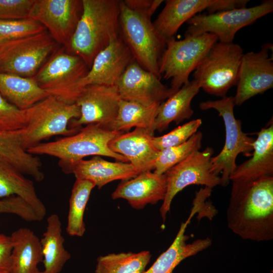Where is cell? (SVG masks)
Here are the masks:
<instances>
[{
  "label": "cell",
  "instance_id": "1",
  "mask_svg": "<svg viewBox=\"0 0 273 273\" xmlns=\"http://www.w3.org/2000/svg\"><path fill=\"white\" fill-rule=\"evenodd\" d=\"M226 221L231 231L244 240H272L273 176L249 183L232 181Z\"/></svg>",
  "mask_w": 273,
  "mask_h": 273
},
{
  "label": "cell",
  "instance_id": "2",
  "mask_svg": "<svg viewBox=\"0 0 273 273\" xmlns=\"http://www.w3.org/2000/svg\"><path fill=\"white\" fill-rule=\"evenodd\" d=\"M82 12L66 51L90 68L95 57L119 35L118 0H82Z\"/></svg>",
  "mask_w": 273,
  "mask_h": 273
},
{
  "label": "cell",
  "instance_id": "3",
  "mask_svg": "<svg viewBox=\"0 0 273 273\" xmlns=\"http://www.w3.org/2000/svg\"><path fill=\"white\" fill-rule=\"evenodd\" d=\"M124 132L107 129L90 124L75 134L57 141L41 143L27 151L34 155H46L59 159L58 165L71 164L89 156L109 157L122 162L126 158L110 150L109 143Z\"/></svg>",
  "mask_w": 273,
  "mask_h": 273
},
{
  "label": "cell",
  "instance_id": "4",
  "mask_svg": "<svg viewBox=\"0 0 273 273\" xmlns=\"http://www.w3.org/2000/svg\"><path fill=\"white\" fill-rule=\"evenodd\" d=\"M25 111L26 125L23 130L26 150L52 136H70L79 130L69 127L71 121L80 114L76 103H68L50 95Z\"/></svg>",
  "mask_w": 273,
  "mask_h": 273
},
{
  "label": "cell",
  "instance_id": "5",
  "mask_svg": "<svg viewBox=\"0 0 273 273\" xmlns=\"http://www.w3.org/2000/svg\"><path fill=\"white\" fill-rule=\"evenodd\" d=\"M119 35L134 60L144 69L161 78L159 61L166 47L156 32L151 17L133 11L119 1Z\"/></svg>",
  "mask_w": 273,
  "mask_h": 273
},
{
  "label": "cell",
  "instance_id": "6",
  "mask_svg": "<svg viewBox=\"0 0 273 273\" xmlns=\"http://www.w3.org/2000/svg\"><path fill=\"white\" fill-rule=\"evenodd\" d=\"M217 41V37L210 33L197 36L184 34L183 39L176 40L174 37L166 40L159 61L160 75L170 79V87L177 91L189 81L190 73Z\"/></svg>",
  "mask_w": 273,
  "mask_h": 273
},
{
  "label": "cell",
  "instance_id": "7",
  "mask_svg": "<svg viewBox=\"0 0 273 273\" xmlns=\"http://www.w3.org/2000/svg\"><path fill=\"white\" fill-rule=\"evenodd\" d=\"M233 96L225 97L218 100H208L199 104L203 110L213 109L222 117L225 130L223 147L220 153L211 159V171L215 175L221 173V185L226 186L230 177L236 169V158L239 154L251 156L255 140L243 131L241 122L234 115Z\"/></svg>",
  "mask_w": 273,
  "mask_h": 273
},
{
  "label": "cell",
  "instance_id": "8",
  "mask_svg": "<svg viewBox=\"0 0 273 273\" xmlns=\"http://www.w3.org/2000/svg\"><path fill=\"white\" fill-rule=\"evenodd\" d=\"M243 50L233 42L217 41L194 71L193 79L205 92L221 98L236 85Z\"/></svg>",
  "mask_w": 273,
  "mask_h": 273
},
{
  "label": "cell",
  "instance_id": "9",
  "mask_svg": "<svg viewBox=\"0 0 273 273\" xmlns=\"http://www.w3.org/2000/svg\"><path fill=\"white\" fill-rule=\"evenodd\" d=\"M88 69L80 57L68 53L63 47L56 49L33 78L49 95L72 104L79 95L77 83Z\"/></svg>",
  "mask_w": 273,
  "mask_h": 273
},
{
  "label": "cell",
  "instance_id": "10",
  "mask_svg": "<svg viewBox=\"0 0 273 273\" xmlns=\"http://www.w3.org/2000/svg\"><path fill=\"white\" fill-rule=\"evenodd\" d=\"M56 42L47 30L0 45V72L33 77L56 50Z\"/></svg>",
  "mask_w": 273,
  "mask_h": 273
},
{
  "label": "cell",
  "instance_id": "11",
  "mask_svg": "<svg viewBox=\"0 0 273 273\" xmlns=\"http://www.w3.org/2000/svg\"><path fill=\"white\" fill-rule=\"evenodd\" d=\"M273 11V1L266 0L257 6L223 10L212 14L199 13L187 22L185 35L197 36L205 33L214 34L218 41L233 42L236 33Z\"/></svg>",
  "mask_w": 273,
  "mask_h": 273
},
{
  "label": "cell",
  "instance_id": "12",
  "mask_svg": "<svg viewBox=\"0 0 273 273\" xmlns=\"http://www.w3.org/2000/svg\"><path fill=\"white\" fill-rule=\"evenodd\" d=\"M213 152L211 147H207L202 151H196L164 173L167 190L160 208V215L164 222L170 211L172 200L186 187L197 185L212 189L221 185L220 177L211 171L210 161Z\"/></svg>",
  "mask_w": 273,
  "mask_h": 273
},
{
  "label": "cell",
  "instance_id": "13",
  "mask_svg": "<svg viewBox=\"0 0 273 273\" xmlns=\"http://www.w3.org/2000/svg\"><path fill=\"white\" fill-rule=\"evenodd\" d=\"M82 12V0H35L30 14L66 49Z\"/></svg>",
  "mask_w": 273,
  "mask_h": 273
},
{
  "label": "cell",
  "instance_id": "14",
  "mask_svg": "<svg viewBox=\"0 0 273 273\" xmlns=\"http://www.w3.org/2000/svg\"><path fill=\"white\" fill-rule=\"evenodd\" d=\"M153 25L166 40L175 37L183 23L206 10L208 14L246 7L248 0H167Z\"/></svg>",
  "mask_w": 273,
  "mask_h": 273
},
{
  "label": "cell",
  "instance_id": "15",
  "mask_svg": "<svg viewBox=\"0 0 273 273\" xmlns=\"http://www.w3.org/2000/svg\"><path fill=\"white\" fill-rule=\"evenodd\" d=\"M120 99L115 85L84 87L75 102L80 109V116L71 120L69 127L80 129L82 125L98 124L108 129L117 116Z\"/></svg>",
  "mask_w": 273,
  "mask_h": 273
},
{
  "label": "cell",
  "instance_id": "16",
  "mask_svg": "<svg viewBox=\"0 0 273 273\" xmlns=\"http://www.w3.org/2000/svg\"><path fill=\"white\" fill-rule=\"evenodd\" d=\"M271 44L266 43L257 52L244 54L241 62L235 105L261 94L273 87V59L269 56Z\"/></svg>",
  "mask_w": 273,
  "mask_h": 273
},
{
  "label": "cell",
  "instance_id": "17",
  "mask_svg": "<svg viewBox=\"0 0 273 273\" xmlns=\"http://www.w3.org/2000/svg\"><path fill=\"white\" fill-rule=\"evenodd\" d=\"M160 79L133 59L115 86L121 99L150 106L161 103L176 92L163 84Z\"/></svg>",
  "mask_w": 273,
  "mask_h": 273
},
{
  "label": "cell",
  "instance_id": "18",
  "mask_svg": "<svg viewBox=\"0 0 273 273\" xmlns=\"http://www.w3.org/2000/svg\"><path fill=\"white\" fill-rule=\"evenodd\" d=\"M133 59L130 50L119 35L95 57L89 70L77 83L79 94L88 85H115Z\"/></svg>",
  "mask_w": 273,
  "mask_h": 273
},
{
  "label": "cell",
  "instance_id": "19",
  "mask_svg": "<svg viewBox=\"0 0 273 273\" xmlns=\"http://www.w3.org/2000/svg\"><path fill=\"white\" fill-rule=\"evenodd\" d=\"M154 135L142 128L122 133L108 144L110 150L125 157L139 174L154 170V164L159 153L155 147Z\"/></svg>",
  "mask_w": 273,
  "mask_h": 273
},
{
  "label": "cell",
  "instance_id": "20",
  "mask_svg": "<svg viewBox=\"0 0 273 273\" xmlns=\"http://www.w3.org/2000/svg\"><path fill=\"white\" fill-rule=\"evenodd\" d=\"M167 190L165 174L159 175L147 171L121 180L112 193L113 199L126 200L131 207L140 210L147 204L163 201Z\"/></svg>",
  "mask_w": 273,
  "mask_h": 273
},
{
  "label": "cell",
  "instance_id": "21",
  "mask_svg": "<svg viewBox=\"0 0 273 273\" xmlns=\"http://www.w3.org/2000/svg\"><path fill=\"white\" fill-rule=\"evenodd\" d=\"M66 174H73L76 179L88 180L98 189L116 180H126L139 174L129 163L110 162L100 156L89 160L82 159L71 164L59 165Z\"/></svg>",
  "mask_w": 273,
  "mask_h": 273
},
{
  "label": "cell",
  "instance_id": "22",
  "mask_svg": "<svg viewBox=\"0 0 273 273\" xmlns=\"http://www.w3.org/2000/svg\"><path fill=\"white\" fill-rule=\"evenodd\" d=\"M251 158L237 165L230 177L232 181L249 183L273 176V124L257 133Z\"/></svg>",
  "mask_w": 273,
  "mask_h": 273
},
{
  "label": "cell",
  "instance_id": "23",
  "mask_svg": "<svg viewBox=\"0 0 273 273\" xmlns=\"http://www.w3.org/2000/svg\"><path fill=\"white\" fill-rule=\"evenodd\" d=\"M202 207L198 201H194V206L187 220L181 223L178 232L169 247L163 252L152 265L144 273H172L174 268L183 260L194 256L210 247L212 244L209 238L197 239L187 243L189 237L185 232L193 216Z\"/></svg>",
  "mask_w": 273,
  "mask_h": 273
},
{
  "label": "cell",
  "instance_id": "24",
  "mask_svg": "<svg viewBox=\"0 0 273 273\" xmlns=\"http://www.w3.org/2000/svg\"><path fill=\"white\" fill-rule=\"evenodd\" d=\"M23 130L0 131V160L8 163L36 181L44 178L42 163L36 155L29 153L23 146Z\"/></svg>",
  "mask_w": 273,
  "mask_h": 273
},
{
  "label": "cell",
  "instance_id": "25",
  "mask_svg": "<svg viewBox=\"0 0 273 273\" xmlns=\"http://www.w3.org/2000/svg\"><path fill=\"white\" fill-rule=\"evenodd\" d=\"M12 241L9 273H39L43 254L40 239L30 229L21 228L10 235Z\"/></svg>",
  "mask_w": 273,
  "mask_h": 273
},
{
  "label": "cell",
  "instance_id": "26",
  "mask_svg": "<svg viewBox=\"0 0 273 273\" xmlns=\"http://www.w3.org/2000/svg\"><path fill=\"white\" fill-rule=\"evenodd\" d=\"M200 88L196 81L189 80L162 102L155 119V130L162 132L167 129L172 122L178 124L190 119L194 113L191 102Z\"/></svg>",
  "mask_w": 273,
  "mask_h": 273
},
{
  "label": "cell",
  "instance_id": "27",
  "mask_svg": "<svg viewBox=\"0 0 273 273\" xmlns=\"http://www.w3.org/2000/svg\"><path fill=\"white\" fill-rule=\"evenodd\" d=\"M12 165L0 160V198L17 196L33 209L40 221L47 214L46 207L38 196L33 182Z\"/></svg>",
  "mask_w": 273,
  "mask_h": 273
},
{
  "label": "cell",
  "instance_id": "28",
  "mask_svg": "<svg viewBox=\"0 0 273 273\" xmlns=\"http://www.w3.org/2000/svg\"><path fill=\"white\" fill-rule=\"evenodd\" d=\"M62 223L59 216L53 213L47 218L46 230L40 239L44 269L39 273H60L70 259L64 247Z\"/></svg>",
  "mask_w": 273,
  "mask_h": 273
},
{
  "label": "cell",
  "instance_id": "29",
  "mask_svg": "<svg viewBox=\"0 0 273 273\" xmlns=\"http://www.w3.org/2000/svg\"><path fill=\"white\" fill-rule=\"evenodd\" d=\"M0 94L21 110H26L49 95L33 77L27 78L0 72Z\"/></svg>",
  "mask_w": 273,
  "mask_h": 273
},
{
  "label": "cell",
  "instance_id": "30",
  "mask_svg": "<svg viewBox=\"0 0 273 273\" xmlns=\"http://www.w3.org/2000/svg\"><path fill=\"white\" fill-rule=\"evenodd\" d=\"M160 104L145 106L120 99L117 116L108 129L124 132L134 127L146 129L154 135L155 121Z\"/></svg>",
  "mask_w": 273,
  "mask_h": 273
},
{
  "label": "cell",
  "instance_id": "31",
  "mask_svg": "<svg viewBox=\"0 0 273 273\" xmlns=\"http://www.w3.org/2000/svg\"><path fill=\"white\" fill-rule=\"evenodd\" d=\"M149 251L111 253L97 259L95 273H144L150 261Z\"/></svg>",
  "mask_w": 273,
  "mask_h": 273
},
{
  "label": "cell",
  "instance_id": "32",
  "mask_svg": "<svg viewBox=\"0 0 273 273\" xmlns=\"http://www.w3.org/2000/svg\"><path fill=\"white\" fill-rule=\"evenodd\" d=\"M95 184L88 180L76 179L69 199L66 231L70 236L82 237L86 230L84 214Z\"/></svg>",
  "mask_w": 273,
  "mask_h": 273
},
{
  "label": "cell",
  "instance_id": "33",
  "mask_svg": "<svg viewBox=\"0 0 273 273\" xmlns=\"http://www.w3.org/2000/svg\"><path fill=\"white\" fill-rule=\"evenodd\" d=\"M203 133L197 131L184 143L160 151L154 164L153 172L159 175L163 174L193 153L200 151Z\"/></svg>",
  "mask_w": 273,
  "mask_h": 273
},
{
  "label": "cell",
  "instance_id": "34",
  "mask_svg": "<svg viewBox=\"0 0 273 273\" xmlns=\"http://www.w3.org/2000/svg\"><path fill=\"white\" fill-rule=\"evenodd\" d=\"M46 30L38 22L31 19H0V45L15 40L40 33Z\"/></svg>",
  "mask_w": 273,
  "mask_h": 273
},
{
  "label": "cell",
  "instance_id": "35",
  "mask_svg": "<svg viewBox=\"0 0 273 273\" xmlns=\"http://www.w3.org/2000/svg\"><path fill=\"white\" fill-rule=\"evenodd\" d=\"M202 123L201 119H194L176 127L163 135L154 136V145L160 151L167 148L182 144L198 131Z\"/></svg>",
  "mask_w": 273,
  "mask_h": 273
},
{
  "label": "cell",
  "instance_id": "36",
  "mask_svg": "<svg viewBox=\"0 0 273 273\" xmlns=\"http://www.w3.org/2000/svg\"><path fill=\"white\" fill-rule=\"evenodd\" d=\"M26 125L25 110L17 108L0 94V131L21 130Z\"/></svg>",
  "mask_w": 273,
  "mask_h": 273
},
{
  "label": "cell",
  "instance_id": "37",
  "mask_svg": "<svg viewBox=\"0 0 273 273\" xmlns=\"http://www.w3.org/2000/svg\"><path fill=\"white\" fill-rule=\"evenodd\" d=\"M15 214L27 222L39 221L32 207L17 196H11L0 200V214Z\"/></svg>",
  "mask_w": 273,
  "mask_h": 273
},
{
  "label": "cell",
  "instance_id": "38",
  "mask_svg": "<svg viewBox=\"0 0 273 273\" xmlns=\"http://www.w3.org/2000/svg\"><path fill=\"white\" fill-rule=\"evenodd\" d=\"M35 0H0V19L30 18Z\"/></svg>",
  "mask_w": 273,
  "mask_h": 273
},
{
  "label": "cell",
  "instance_id": "39",
  "mask_svg": "<svg viewBox=\"0 0 273 273\" xmlns=\"http://www.w3.org/2000/svg\"><path fill=\"white\" fill-rule=\"evenodd\" d=\"M124 4L130 9L143 13L151 18L157 9L164 1L162 0H124Z\"/></svg>",
  "mask_w": 273,
  "mask_h": 273
},
{
  "label": "cell",
  "instance_id": "40",
  "mask_svg": "<svg viewBox=\"0 0 273 273\" xmlns=\"http://www.w3.org/2000/svg\"><path fill=\"white\" fill-rule=\"evenodd\" d=\"M12 250L11 236L0 234V272L9 273Z\"/></svg>",
  "mask_w": 273,
  "mask_h": 273
},
{
  "label": "cell",
  "instance_id": "41",
  "mask_svg": "<svg viewBox=\"0 0 273 273\" xmlns=\"http://www.w3.org/2000/svg\"><path fill=\"white\" fill-rule=\"evenodd\" d=\"M0 273H8V272H0Z\"/></svg>",
  "mask_w": 273,
  "mask_h": 273
}]
</instances>
